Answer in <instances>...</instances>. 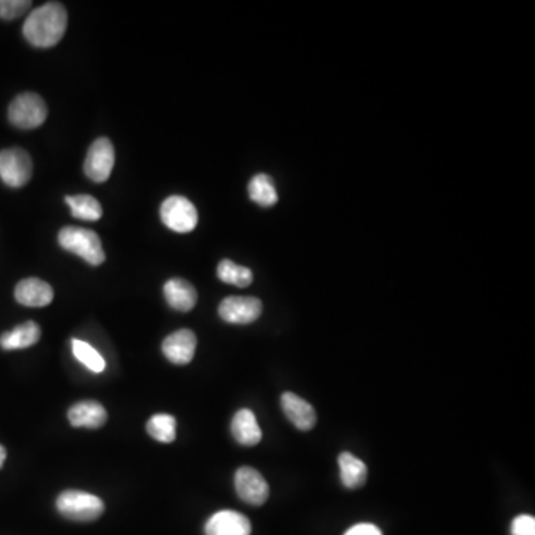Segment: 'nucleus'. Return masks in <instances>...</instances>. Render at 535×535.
Segmentation results:
<instances>
[{"mask_svg": "<svg viewBox=\"0 0 535 535\" xmlns=\"http://www.w3.org/2000/svg\"><path fill=\"white\" fill-rule=\"evenodd\" d=\"M67 11L58 2H48L28 14L23 35L33 47L51 48L65 36Z\"/></svg>", "mask_w": 535, "mask_h": 535, "instance_id": "obj_1", "label": "nucleus"}, {"mask_svg": "<svg viewBox=\"0 0 535 535\" xmlns=\"http://www.w3.org/2000/svg\"><path fill=\"white\" fill-rule=\"evenodd\" d=\"M58 243L63 249L82 258L85 262L98 267L106 260L102 240L91 229L78 227H66L58 234Z\"/></svg>", "mask_w": 535, "mask_h": 535, "instance_id": "obj_2", "label": "nucleus"}, {"mask_svg": "<svg viewBox=\"0 0 535 535\" xmlns=\"http://www.w3.org/2000/svg\"><path fill=\"white\" fill-rule=\"evenodd\" d=\"M57 510L70 521L93 522L102 516L105 503L97 495L72 489L58 495Z\"/></svg>", "mask_w": 535, "mask_h": 535, "instance_id": "obj_3", "label": "nucleus"}, {"mask_svg": "<svg viewBox=\"0 0 535 535\" xmlns=\"http://www.w3.org/2000/svg\"><path fill=\"white\" fill-rule=\"evenodd\" d=\"M48 107L39 94L23 93L17 96L8 109L11 124L21 129L41 127L47 120Z\"/></svg>", "mask_w": 535, "mask_h": 535, "instance_id": "obj_4", "label": "nucleus"}, {"mask_svg": "<svg viewBox=\"0 0 535 535\" xmlns=\"http://www.w3.org/2000/svg\"><path fill=\"white\" fill-rule=\"evenodd\" d=\"M162 223L171 231L188 234L198 225V212L190 199L181 195H173L162 203Z\"/></svg>", "mask_w": 535, "mask_h": 535, "instance_id": "obj_5", "label": "nucleus"}, {"mask_svg": "<svg viewBox=\"0 0 535 535\" xmlns=\"http://www.w3.org/2000/svg\"><path fill=\"white\" fill-rule=\"evenodd\" d=\"M33 161L24 149H5L0 152V179L11 188H21L32 179Z\"/></svg>", "mask_w": 535, "mask_h": 535, "instance_id": "obj_6", "label": "nucleus"}, {"mask_svg": "<svg viewBox=\"0 0 535 535\" xmlns=\"http://www.w3.org/2000/svg\"><path fill=\"white\" fill-rule=\"evenodd\" d=\"M113 166H115L113 144L106 137H100L91 144V148L88 151L85 164H83L85 174L96 183H105L111 177Z\"/></svg>", "mask_w": 535, "mask_h": 535, "instance_id": "obj_7", "label": "nucleus"}, {"mask_svg": "<svg viewBox=\"0 0 535 535\" xmlns=\"http://www.w3.org/2000/svg\"><path fill=\"white\" fill-rule=\"evenodd\" d=\"M262 314V302L258 298L229 296L219 305V315L227 323L250 324Z\"/></svg>", "mask_w": 535, "mask_h": 535, "instance_id": "obj_8", "label": "nucleus"}, {"mask_svg": "<svg viewBox=\"0 0 535 535\" xmlns=\"http://www.w3.org/2000/svg\"><path fill=\"white\" fill-rule=\"evenodd\" d=\"M236 494L250 506H262L269 497V486L258 470L252 467H241L236 473Z\"/></svg>", "mask_w": 535, "mask_h": 535, "instance_id": "obj_9", "label": "nucleus"}, {"mask_svg": "<svg viewBox=\"0 0 535 535\" xmlns=\"http://www.w3.org/2000/svg\"><path fill=\"white\" fill-rule=\"evenodd\" d=\"M197 350V337L190 329H181L171 333L162 342V353L174 365H188L192 361Z\"/></svg>", "mask_w": 535, "mask_h": 535, "instance_id": "obj_10", "label": "nucleus"}, {"mask_svg": "<svg viewBox=\"0 0 535 535\" xmlns=\"http://www.w3.org/2000/svg\"><path fill=\"white\" fill-rule=\"evenodd\" d=\"M204 530L205 535H250L252 523L241 513L221 510L208 519Z\"/></svg>", "mask_w": 535, "mask_h": 535, "instance_id": "obj_11", "label": "nucleus"}, {"mask_svg": "<svg viewBox=\"0 0 535 535\" xmlns=\"http://www.w3.org/2000/svg\"><path fill=\"white\" fill-rule=\"evenodd\" d=\"M15 299L24 306L42 308L51 304L54 299L52 287L39 278H26L15 287Z\"/></svg>", "mask_w": 535, "mask_h": 535, "instance_id": "obj_12", "label": "nucleus"}, {"mask_svg": "<svg viewBox=\"0 0 535 535\" xmlns=\"http://www.w3.org/2000/svg\"><path fill=\"white\" fill-rule=\"evenodd\" d=\"M283 411L287 418L296 429L302 431L314 429L317 423V414L314 407L309 405L308 401L304 400L302 397L296 396L295 392H284L282 396Z\"/></svg>", "mask_w": 535, "mask_h": 535, "instance_id": "obj_13", "label": "nucleus"}, {"mask_svg": "<svg viewBox=\"0 0 535 535\" xmlns=\"http://www.w3.org/2000/svg\"><path fill=\"white\" fill-rule=\"evenodd\" d=\"M70 424L74 427H85V429H100L106 424L107 412L105 407L94 400H82L74 403L70 407L69 414Z\"/></svg>", "mask_w": 535, "mask_h": 535, "instance_id": "obj_14", "label": "nucleus"}, {"mask_svg": "<svg viewBox=\"0 0 535 535\" xmlns=\"http://www.w3.org/2000/svg\"><path fill=\"white\" fill-rule=\"evenodd\" d=\"M164 296L171 308L188 313L198 299L195 287L183 278H171L164 286Z\"/></svg>", "mask_w": 535, "mask_h": 535, "instance_id": "obj_15", "label": "nucleus"}, {"mask_svg": "<svg viewBox=\"0 0 535 535\" xmlns=\"http://www.w3.org/2000/svg\"><path fill=\"white\" fill-rule=\"evenodd\" d=\"M232 436L243 446H256L262 440V430L250 409L236 412L231 424Z\"/></svg>", "mask_w": 535, "mask_h": 535, "instance_id": "obj_16", "label": "nucleus"}, {"mask_svg": "<svg viewBox=\"0 0 535 535\" xmlns=\"http://www.w3.org/2000/svg\"><path fill=\"white\" fill-rule=\"evenodd\" d=\"M41 339V328L35 322H26L0 337V346L5 351L23 350Z\"/></svg>", "mask_w": 535, "mask_h": 535, "instance_id": "obj_17", "label": "nucleus"}, {"mask_svg": "<svg viewBox=\"0 0 535 535\" xmlns=\"http://www.w3.org/2000/svg\"><path fill=\"white\" fill-rule=\"evenodd\" d=\"M341 469V480L344 486L350 489L361 488L368 479V467L361 458L350 453H342L337 458Z\"/></svg>", "mask_w": 535, "mask_h": 535, "instance_id": "obj_18", "label": "nucleus"}, {"mask_svg": "<svg viewBox=\"0 0 535 535\" xmlns=\"http://www.w3.org/2000/svg\"><path fill=\"white\" fill-rule=\"evenodd\" d=\"M250 199L260 207H273L277 204L278 194L274 181L268 174H256L249 183Z\"/></svg>", "mask_w": 535, "mask_h": 535, "instance_id": "obj_19", "label": "nucleus"}, {"mask_svg": "<svg viewBox=\"0 0 535 535\" xmlns=\"http://www.w3.org/2000/svg\"><path fill=\"white\" fill-rule=\"evenodd\" d=\"M66 204L69 205L72 216L81 221H96L102 217V204L91 195H69L66 197Z\"/></svg>", "mask_w": 535, "mask_h": 535, "instance_id": "obj_20", "label": "nucleus"}, {"mask_svg": "<svg viewBox=\"0 0 535 535\" xmlns=\"http://www.w3.org/2000/svg\"><path fill=\"white\" fill-rule=\"evenodd\" d=\"M217 277L227 284H234L236 287H249L253 282V273L249 268L241 267L232 262L229 259H223L217 267Z\"/></svg>", "mask_w": 535, "mask_h": 535, "instance_id": "obj_21", "label": "nucleus"}, {"mask_svg": "<svg viewBox=\"0 0 535 535\" xmlns=\"http://www.w3.org/2000/svg\"><path fill=\"white\" fill-rule=\"evenodd\" d=\"M175 418L168 414H158L153 415L146 424V430L151 434V438L158 442L171 443L175 440Z\"/></svg>", "mask_w": 535, "mask_h": 535, "instance_id": "obj_22", "label": "nucleus"}, {"mask_svg": "<svg viewBox=\"0 0 535 535\" xmlns=\"http://www.w3.org/2000/svg\"><path fill=\"white\" fill-rule=\"evenodd\" d=\"M72 348H74V355L78 359L83 366H87L88 369L93 370L96 374H100L106 368L105 359L98 354L97 351L94 350L93 346L81 339H72Z\"/></svg>", "mask_w": 535, "mask_h": 535, "instance_id": "obj_23", "label": "nucleus"}, {"mask_svg": "<svg viewBox=\"0 0 535 535\" xmlns=\"http://www.w3.org/2000/svg\"><path fill=\"white\" fill-rule=\"evenodd\" d=\"M32 6L27 0H0V19H17L26 14Z\"/></svg>", "mask_w": 535, "mask_h": 535, "instance_id": "obj_24", "label": "nucleus"}, {"mask_svg": "<svg viewBox=\"0 0 535 535\" xmlns=\"http://www.w3.org/2000/svg\"><path fill=\"white\" fill-rule=\"evenodd\" d=\"M510 531L512 535H535V517L530 515L515 517Z\"/></svg>", "mask_w": 535, "mask_h": 535, "instance_id": "obj_25", "label": "nucleus"}, {"mask_svg": "<svg viewBox=\"0 0 535 535\" xmlns=\"http://www.w3.org/2000/svg\"><path fill=\"white\" fill-rule=\"evenodd\" d=\"M344 535H383V531L379 530L378 526L374 523H357L351 526L350 530H346Z\"/></svg>", "mask_w": 535, "mask_h": 535, "instance_id": "obj_26", "label": "nucleus"}, {"mask_svg": "<svg viewBox=\"0 0 535 535\" xmlns=\"http://www.w3.org/2000/svg\"><path fill=\"white\" fill-rule=\"evenodd\" d=\"M5 460H6V449L4 448V446H2V445H0V469H2V467H4V464H5Z\"/></svg>", "mask_w": 535, "mask_h": 535, "instance_id": "obj_27", "label": "nucleus"}]
</instances>
